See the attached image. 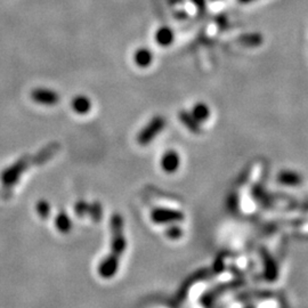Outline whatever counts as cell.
<instances>
[{
    "mask_svg": "<svg viewBox=\"0 0 308 308\" xmlns=\"http://www.w3.org/2000/svg\"><path fill=\"white\" fill-rule=\"evenodd\" d=\"M178 117L183 125L185 126L191 132H193V134H201V131H202L201 123L192 116V113L187 112V111H181L179 112Z\"/></svg>",
    "mask_w": 308,
    "mask_h": 308,
    "instance_id": "52a82bcc",
    "label": "cell"
},
{
    "mask_svg": "<svg viewBox=\"0 0 308 308\" xmlns=\"http://www.w3.org/2000/svg\"><path fill=\"white\" fill-rule=\"evenodd\" d=\"M27 167V160L26 159H21L18 160L15 164H13L12 167H9L7 170H5L2 175V181L6 185H13L17 182L20 175L24 172L25 168Z\"/></svg>",
    "mask_w": 308,
    "mask_h": 308,
    "instance_id": "3957f363",
    "label": "cell"
},
{
    "mask_svg": "<svg viewBox=\"0 0 308 308\" xmlns=\"http://www.w3.org/2000/svg\"><path fill=\"white\" fill-rule=\"evenodd\" d=\"M165 127V119L162 116H156L148 125L142 129L137 136V142L142 146H146L152 143V141L158 136Z\"/></svg>",
    "mask_w": 308,
    "mask_h": 308,
    "instance_id": "6da1fadb",
    "label": "cell"
},
{
    "mask_svg": "<svg viewBox=\"0 0 308 308\" xmlns=\"http://www.w3.org/2000/svg\"><path fill=\"white\" fill-rule=\"evenodd\" d=\"M55 223H56V227L61 232L66 233L67 231H70V228H71V220L64 213L58 214V216L56 217V220H55Z\"/></svg>",
    "mask_w": 308,
    "mask_h": 308,
    "instance_id": "9a60e30c",
    "label": "cell"
},
{
    "mask_svg": "<svg viewBox=\"0 0 308 308\" xmlns=\"http://www.w3.org/2000/svg\"><path fill=\"white\" fill-rule=\"evenodd\" d=\"M37 210H38V214L40 217L43 218H47L50 211V207L46 201H40L38 206H37Z\"/></svg>",
    "mask_w": 308,
    "mask_h": 308,
    "instance_id": "e0dca14e",
    "label": "cell"
},
{
    "mask_svg": "<svg viewBox=\"0 0 308 308\" xmlns=\"http://www.w3.org/2000/svg\"><path fill=\"white\" fill-rule=\"evenodd\" d=\"M183 229L178 226V224H173L172 226L167 229V236L172 238V240H178V238H181L183 236Z\"/></svg>",
    "mask_w": 308,
    "mask_h": 308,
    "instance_id": "2e32d148",
    "label": "cell"
},
{
    "mask_svg": "<svg viewBox=\"0 0 308 308\" xmlns=\"http://www.w3.org/2000/svg\"><path fill=\"white\" fill-rule=\"evenodd\" d=\"M135 62L141 67H148L153 62V54L149 48H140L135 53Z\"/></svg>",
    "mask_w": 308,
    "mask_h": 308,
    "instance_id": "30bf717a",
    "label": "cell"
},
{
    "mask_svg": "<svg viewBox=\"0 0 308 308\" xmlns=\"http://www.w3.org/2000/svg\"><path fill=\"white\" fill-rule=\"evenodd\" d=\"M84 209H87V206L85 203H82V202L81 203H79V206L76 208L78 214H84Z\"/></svg>",
    "mask_w": 308,
    "mask_h": 308,
    "instance_id": "d6986e66",
    "label": "cell"
},
{
    "mask_svg": "<svg viewBox=\"0 0 308 308\" xmlns=\"http://www.w3.org/2000/svg\"><path fill=\"white\" fill-rule=\"evenodd\" d=\"M31 97L35 102L44 105H55L59 100V96L52 89L37 88L31 93Z\"/></svg>",
    "mask_w": 308,
    "mask_h": 308,
    "instance_id": "5b68a950",
    "label": "cell"
},
{
    "mask_svg": "<svg viewBox=\"0 0 308 308\" xmlns=\"http://www.w3.org/2000/svg\"><path fill=\"white\" fill-rule=\"evenodd\" d=\"M72 108L77 113L79 114H86L90 111L91 109V102L88 97L86 96H77L72 100Z\"/></svg>",
    "mask_w": 308,
    "mask_h": 308,
    "instance_id": "8fae6325",
    "label": "cell"
},
{
    "mask_svg": "<svg viewBox=\"0 0 308 308\" xmlns=\"http://www.w3.org/2000/svg\"><path fill=\"white\" fill-rule=\"evenodd\" d=\"M181 155L176 151H167L161 159V168L164 173L175 174L181 167Z\"/></svg>",
    "mask_w": 308,
    "mask_h": 308,
    "instance_id": "277c9868",
    "label": "cell"
},
{
    "mask_svg": "<svg viewBox=\"0 0 308 308\" xmlns=\"http://www.w3.org/2000/svg\"><path fill=\"white\" fill-rule=\"evenodd\" d=\"M278 182L287 186H297L302 183V177L292 170H283L278 175Z\"/></svg>",
    "mask_w": 308,
    "mask_h": 308,
    "instance_id": "ba28073f",
    "label": "cell"
},
{
    "mask_svg": "<svg viewBox=\"0 0 308 308\" xmlns=\"http://www.w3.org/2000/svg\"><path fill=\"white\" fill-rule=\"evenodd\" d=\"M193 4H194V6L199 9L200 12L206 11L207 5H206V0H192Z\"/></svg>",
    "mask_w": 308,
    "mask_h": 308,
    "instance_id": "ac0fdd59",
    "label": "cell"
},
{
    "mask_svg": "<svg viewBox=\"0 0 308 308\" xmlns=\"http://www.w3.org/2000/svg\"><path fill=\"white\" fill-rule=\"evenodd\" d=\"M119 268V260H118V256L112 255L109 256L105 258L102 263L99 265L98 272L99 275L104 279H110L112 278L113 275H116Z\"/></svg>",
    "mask_w": 308,
    "mask_h": 308,
    "instance_id": "8992f818",
    "label": "cell"
},
{
    "mask_svg": "<svg viewBox=\"0 0 308 308\" xmlns=\"http://www.w3.org/2000/svg\"><path fill=\"white\" fill-rule=\"evenodd\" d=\"M240 43L242 45L248 46V47H256V46H259L261 43H263V37H261L259 33L245 35L240 38Z\"/></svg>",
    "mask_w": 308,
    "mask_h": 308,
    "instance_id": "5bb4252c",
    "label": "cell"
},
{
    "mask_svg": "<svg viewBox=\"0 0 308 308\" xmlns=\"http://www.w3.org/2000/svg\"><path fill=\"white\" fill-rule=\"evenodd\" d=\"M237 2L241 3V4H249V3L255 2V0H237Z\"/></svg>",
    "mask_w": 308,
    "mask_h": 308,
    "instance_id": "ffe728a7",
    "label": "cell"
},
{
    "mask_svg": "<svg viewBox=\"0 0 308 308\" xmlns=\"http://www.w3.org/2000/svg\"><path fill=\"white\" fill-rule=\"evenodd\" d=\"M151 218L154 223L161 225H173L178 224L185 219V215L183 211L172 208H158L152 211Z\"/></svg>",
    "mask_w": 308,
    "mask_h": 308,
    "instance_id": "7a4b0ae2",
    "label": "cell"
},
{
    "mask_svg": "<svg viewBox=\"0 0 308 308\" xmlns=\"http://www.w3.org/2000/svg\"><path fill=\"white\" fill-rule=\"evenodd\" d=\"M126 238L122 235L121 232H114L113 233V241H112V250L113 254L116 256H120L125 252L126 249Z\"/></svg>",
    "mask_w": 308,
    "mask_h": 308,
    "instance_id": "4fadbf2b",
    "label": "cell"
},
{
    "mask_svg": "<svg viewBox=\"0 0 308 308\" xmlns=\"http://www.w3.org/2000/svg\"><path fill=\"white\" fill-rule=\"evenodd\" d=\"M191 113H192V116L194 117L200 123L208 120V119L210 118V114H211L208 105H207L206 103H202V102L196 103L194 107H193Z\"/></svg>",
    "mask_w": 308,
    "mask_h": 308,
    "instance_id": "7c38bea8",
    "label": "cell"
},
{
    "mask_svg": "<svg viewBox=\"0 0 308 308\" xmlns=\"http://www.w3.org/2000/svg\"><path fill=\"white\" fill-rule=\"evenodd\" d=\"M175 35L174 31L168 26H162L156 31L155 33V40L158 45L162 46V47H168V46L174 43Z\"/></svg>",
    "mask_w": 308,
    "mask_h": 308,
    "instance_id": "9c48e42d",
    "label": "cell"
}]
</instances>
